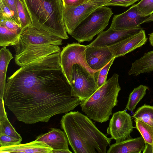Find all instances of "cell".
I'll return each instance as SVG.
<instances>
[{"mask_svg": "<svg viewBox=\"0 0 153 153\" xmlns=\"http://www.w3.org/2000/svg\"><path fill=\"white\" fill-rule=\"evenodd\" d=\"M60 53L33 61L8 77L4 103L18 120L47 123L53 116L67 113L81 104L62 71Z\"/></svg>", "mask_w": 153, "mask_h": 153, "instance_id": "1", "label": "cell"}, {"mask_svg": "<svg viewBox=\"0 0 153 153\" xmlns=\"http://www.w3.org/2000/svg\"><path fill=\"white\" fill-rule=\"evenodd\" d=\"M87 116L71 111L63 116L61 127L75 153H106L111 138L108 137Z\"/></svg>", "mask_w": 153, "mask_h": 153, "instance_id": "2", "label": "cell"}, {"mask_svg": "<svg viewBox=\"0 0 153 153\" xmlns=\"http://www.w3.org/2000/svg\"><path fill=\"white\" fill-rule=\"evenodd\" d=\"M28 11L32 26L62 39L69 38L63 18L62 0H21Z\"/></svg>", "mask_w": 153, "mask_h": 153, "instance_id": "3", "label": "cell"}, {"mask_svg": "<svg viewBox=\"0 0 153 153\" xmlns=\"http://www.w3.org/2000/svg\"><path fill=\"white\" fill-rule=\"evenodd\" d=\"M118 78V75L114 74L90 97L82 101V110L90 119L101 123L109 120L113 108L117 104L121 90Z\"/></svg>", "mask_w": 153, "mask_h": 153, "instance_id": "4", "label": "cell"}, {"mask_svg": "<svg viewBox=\"0 0 153 153\" xmlns=\"http://www.w3.org/2000/svg\"><path fill=\"white\" fill-rule=\"evenodd\" d=\"M105 6L94 10L74 30L71 36L79 43L91 41L107 26L113 13L111 9Z\"/></svg>", "mask_w": 153, "mask_h": 153, "instance_id": "5", "label": "cell"}, {"mask_svg": "<svg viewBox=\"0 0 153 153\" xmlns=\"http://www.w3.org/2000/svg\"><path fill=\"white\" fill-rule=\"evenodd\" d=\"M99 72L94 74L81 64L73 65L70 84L74 94L82 101L88 99L99 88L97 80Z\"/></svg>", "mask_w": 153, "mask_h": 153, "instance_id": "6", "label": "cell"}, {"mask_svg": "<svg viewBox=\"0 0 153 153\" xmlns=\"http://www.w3.org/2000/svg\"><path fill=\"white\" fill-rule=\"evenodd\" d=\"M110 0H90L77 7L63 6V18L66 30L71 35L76 27L94 10L105 6Z\"/></svg>", "mask_w": 153, "mask_h": 153, "instance_id": "7", "label": "cell"}, {"mask_svg": "<svg viewBox=\"0 0 153 153\" xmlns=\"http://www.w3.org/2000/svg\"><path fill=\"white\" fill-rule=\"evenodd\" d=\"M86 47L87 45L77 43L69 44L63 48L60 52L61 68L69 83L72 77L73 66L75 64H81L93 74H95L97 72L91 69L88 64L85 54Z\"/></svg>", "mask_w": 153, "mask_h": 153, "instance_id": "8", "label": "cell"}, {"mask_svg": "<svg viewBox=\"0 0 153 153\" xmlns=\"http://www.w3.org/2000/svg\"><path fill=\"white\" fill-rule=\"evenodd\" d=\"M62 38L32 26L22 30L18 41L13 46L16 51L29 45L59 46L62 44Z\"/></svg>", "mask_w": 153, "mask_h": 153, "instance_id": "9", "label": "cell"}, {"mask_svg": "<svg viewBox=\"0 0 153 153\" xmlns=\"http://www.w3.org/2000/svg\"><path fill=\"white\" fill-rule=\"evenodd\" d=\"M59 46L29 45L15 51V61L20 66L51 54L60 52Z\"/></svg>", "mask_w": 153, "mask_h": 153, "instance_id": "10", "label": "cell"}, {"mask_svg": "<svg viewBox=\"0 0 153 153\" xmlns=\"http://www.w3.org/2000/svg\"><path fill=\"white\" fill-rule=\"evenodd\" d=\"M133 128L130 115L125 110L114 113L107 129L108 134L116 142L131 138L130 133Z\"/></svg>", "mask_w": 153, "mask_h": 153, "instance_id": "11", "label": "cell"}, {"mask_svg": "<svg viewBox=\"0 0 153 153\" xmlns=\"http://www.w3.org/2000/svg\"><path fill=\"white\" fill-rule=\"evenodd\" d=\"M140 16L137 10L136 4L132 5L124 13L115 15L110 27L114 30L132 29L138 27L144 23L149 17Z\"/></svg>", "mask_w": 153, "mask_h": 153, "instance_id": "12", "label": "cell"}, {"mask_svg": "<svg viewBox=\"0 0 153 153\" xmlns=\"http://www.w3.org/2000/svg\"><path fill=\"white\" fill-rule=\"evenodd\" d=\"M147 40L145 30L143 29L108 47L114 57L116 58L142 47Z\"/></svg>", "mask_w": 153, "mask_h": 153, "instance_id": "13", "label": "cell"}, {"mask_svg": "<svg viewBox=\"0 0 153 153\" xmlns=\"http://www.w3.org/2000/svg\"><path fill=\"white\" fill-rule=\"evenodd\" d=\"M85 54L89 66L91 69L96 72L100 71L114 58L108 47L87 45Z\"/></svg>", "mask_w": 153, "mask_h": 153, "instance_id": "14", "label": "cell"}, {"mask_svg": "<svg viewBox=\"0 0 153 153\" xmlns=\"http://www.w3.org/2000/svg\"><path fill=\"white\" fill-rule=\"evenodd\" d=\"M142 29L143 28L140 26L132 29L120 30H114L110 27L107 30L98 34L95 39L88 45L98 47H108Z\"/></svg>", "mask_w": 153, "mask_h": 153, "instance_id": "15", "label": "cell"}, {"mask_svg": "<svg viewBox=\"0 0 153 153\" xmlns=\"http://www.w3.org/2000/svg\"><path fill=\"white\" fill-rule=\"evenodd\" d=\"M53 149L44 142L36 140L24 144L0 147V153H53Z\"/></svg>", "mask_w": 153, "mask_h": 153, "instance_id": "16", "label": "cell"}, {"mask_svg": "<svg viewBox=\"0 0 153 153\" xmlns=\"http://www.w3.org/2000/svg\"><path fill=\"white\" fill-rule=\"evenodd\" d=\"M145 140L141 136L129 138L116 142L110 146L107 153H140L145 146Z\"/></svg>", "mask_w": 153, "mask_h": 153, "instance_id": "17", "label": "cell"}, {"mask_svg": "<svg viewBox=\"0 0 153 153\" xmlns=\"http://www.w3.org/2000/svg\"><path fill=\"white\" fill-rule=\"evenodd\" d=\"M36 140L45 142L53 149H69L67 136L64 131L59 129L51 128L48 132L39 136Z\"/></svg>", "mask_w": 153, "mask_h": 153, "instance_id": "18", "label": "cell"}, {"mask_svg": "<svg viewBox=\"0 0 153 153\" xmlns=\"http://www.w3.org/2000/svg\"><path fill=\"white\" fill-rule=\"evenodd\" d=\"M153 71V50L146 53L132 63L128 74L129 75L137 76Z\"/></svg>", "mask_w": 153, "mask_h": 153, "instance_id": "19", "label": "cell"}, {"mask_svg": "<svg viewBox=\"0 0 153 153\" xmlns=\"http://www.w3.org/2000/svg\"><path fill=\"white\" fill-rule=\"evenodd\" d=\"M12 54L6 47H3L0 51V98L4 99L7 70Z\"/></svg>", "mask_w": 153, "mask_h": 153, "instance_id": "20", "label": "cell"}, {"mask_svg": "<svg viewBox=\"0 0 153 153\" xmlns=\"http://www.w3.org/2000/svg\"><path fill=\"white\" fill-rule=\"evenodd\" d=\"M148 88L147 86L142 85L134 88L129 95L126 108L133 112L137 104L145 95Z\"/></svg>", "mask_w": 153, "mask_h": 153, "instance_id": "21", "label": "cell"}, {"mask_svg": "<svg viewBox=\"0 0 153 153\" xmlns=\"http://www.w3.org/2000/svg\"><path fill=\"white\" fill-rule=\"evenodd\" d=\"M20 34L0 25V46L15 45L18 41Z\"/></svg>", "mask_w": 153, "mask_h": 153, "instance_id": "22", "label": "cell"}, {"mask_svg": "<svg viewBox=\"0 0 153 153\" xmlns=\"http://www.w3.org/2000/svg\"><path fill=\"white\" fill-rule=\"evenodd\" d=\"M133 117L153 127V106L144 105L137 109Z\"/></svg>", "mask_w": 153, "mask_h": 153, "instance_id": "23", "label": "cell"}, {"mask_svg": "<svg viewBox=\"0 0 153 153\" xmlns=\"http://www.w3.org/2000/svg\"><path fill=\"white\" fill-rule=\"evenodd\" d=\"M134 121L136 128L140 133L145 143L153 145V127L137 119Z\"/></svg>", "mask_w": 153, "mask_h": 153, "instance_id": "24", "label": "cell"}, {"mask_svg": "<svg viewBox=\"0 0 153 153\" xmlns=\"http://www.w3.org/2000/svg\"><path fill=\"white\" fill-rule=\"evenodd\" d=\"M18 16L22 30L32 26L30 15L21 0H16Z\"/></svg>", "mask_w": 153, "mask_h": 153, "instance_id": "25", "label": "cell"}, {"mask_svg": "<svg viewBox=\"0 0 153 153\" xmlns=\"http://www.w3.org/2000/svg\"><path fill=\"white\" fill-rule=\"evenodd\" d=\"M4 134L17 139H22L9 121L7 115L0 117V134Z\"/></svg>", "mask_w": 153, "mask_h": 153, "instance_id": "26", "label": "cell"}, {"mask_svg": "<svg viewBox=\"0 0 153 153\" xmlns=\"http://www.w3.org/2000/svg\"><path fill=\"white\" fill-rule=\"evenodd\" d=\"M136 6L141 16H149L153 13V0H141L136 4Z\"/></svg>", "mask_w": 153, "mask_h": 153, "instance_id": "27", "label": "cell"}, {"mask_svg": "<svg viewBox=\"0 0 153 153\" xmlns=\"http://www.w3.org/2000/svg\"><path fill=\"white\" fill-rule=\"evenodd\" d=\"M0 22L7 20H11L17 24L13 13L4 0H0Z\"/></svg>", "mask_w": 153, "mask_h": 153, "instance_id": "28", "label": "cell"}, {"mask_svg": "<svg viewBox=\"0 0 153 153\" xmlns=\"http://www.w3.org/2000/svg\"><path fill=\"white\" fill-rule=\"evenodd\" d=\"M116 58L113 59L99 71L97 80V85L98 88L103 85L107 81L106 80L108 71Z\"/></svg>", "mask_w": 153, "mask_h": 153, "instance_id": "29", "label": "cell"}, {"mask_svg": "<svg viewBox=\"0 0 153 153\" xmlns=\"http://www.w3.org/2000/svg\"><path fill=\"white\" fill-rule=\"evenodd\" d=\"M22 139L8 136L4 134H0V147H6L19 144Z\"/></svg>", "mask_w": 153, "mask_h": 153, "instance_id": "30", "label": "cell"}, {"mask_svg": "<svg viewBox=\"0 0 153 153\" xmlns=\"http://www.w3.org/2000/svg\"><path fill=\"white\" fill-rule=\"evenodd\" d=\"M0 25L20 33L22 30L21 27L15 22L11 20H7L1 21Z\"/></svg>", "mask_w": 153, "mask_h": 153, "instance_id": "31", "label": "cell"}, {"mask_svg": "<svg viewBox=\"0 0 153 153\" xmlns=\"http://www.w3.org/2000/svg\"><path fill=\"white\" fill-rule=\"evenodd\" d=\"M139 0H110L105 6H118L126 7L133 4Z\"/></svg>", "mask_w": 153, "mask_h": 153, "instance_id": "32", "label": "cell"}, {"mask_svg": "<svg viewBox=\"0 0 153 153\" xmlns=\"http://www.w3.org/2000/svg\"><path fill=\"white\" fill-rule=\"evenodd\" d=\"M4 0L13 13L14 16L16 20L17 24L21 28V24L17 12L16 0Z\"/></svg>", "mask_w": 153, "mask_h": 153, "instance_id": "33", "label": "cell"}, {"mask_svg": "<svg viewBox=\"0 0 153 153\" xmlns=\"http://www.w3.org/2000/svg\"><path fill=\"white\" fill-rule=\"evenodd\" d=\"M63 6L76 7L81 5L90 0H62Z\"/></svg>", "mask_w": 153, "mask_h": 153, "instance_id": "34", "label": "cell"}, {"mask_svg": "<svg viewBox=\"0 0 153 153\" xmlns=\"http://www.w3.org/2000/svg\"><path fill=\"white\" fill-rule=\"evenodd\" d=\"M4 99L0 98V117L7 115L4 108Z\"/></svg>", "mask_w": 153, "mask_h": 153, "instance_id": "35", "label": "cell"}, {"mask_svg": "<svg viewBox=\"0 0 153 153\" xmlns=\"http://www.w3.org/2000/svg\"><path fill=\"white\" fill-rule=\"evenodd\" d=\"M143 152V153H153V145H151L145 143V147Z\"/></svg>", "mask_w": 153, "mask_h": 153, "instance_id": "36", "label": "cell"}, {"mask_svg": "<svg viewBox=\"0 0 153 153\" xmlns=\"http://www.w3.org/2000/svg\"><path fill=\"white\" fill-rule=\"evenodd\" d=\"M69 149H59L53 150V153H71Z\"/></svg>", "mask_w": 153, "mask_h": 153, "instance_id": "37", "label": "cell"}, {"mask_svg": "<svg viewBox=\"0 0 153 153\" xmlns=\"http://www.w3.org/2000/svg\"><path fill=\"white\" fill-rule=\"evenodd\" d=\"M149 39L150 44L153 46V32L149 34Z\"/></svg>", "mask_w": 153, "mask_h": 153, "instance_id": "38", "label": "cell"}, {"mask_svg": "<svg viewBox=\"0 0 153 153\" xmlns=\"http://www.w3.org/2000/svg\"><path fill=\"white\" fill-rule=\"evenodd\" d=\"M152 21H153V14L150 16L147 19L145 20L144 23Z\"/></svg>", "mask_w": 153, "mask_h": 153, "instance_id": "39", "label": "cell"}]
</instances>
